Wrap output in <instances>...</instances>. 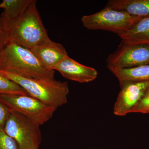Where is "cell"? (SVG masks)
I'll list each match as a JSON object with an SVG mask.
<instances>
[{"mask_svg": "<svg viewBox=\"0 0 149 149\" xmlns=\"http://www.w3.org/2000/svg\"><path fill=\"white\" fill-rule=\"evenodd\" d=\"M0 70L26 78L54 79V71L44 66L31 50L10 42L0 53Z\"/></svg>", "mask_w": 149, "mask_h": 149, "instance_id": "cell-1", "label": "cell"}, {"mask_svg": "<svg viewBox=\"0 0 149 149\" xmlns=\"http://www.w3.org/2000/svg\"><path fill=\"white\" fill-rule=\"evenodd\" d=\"M3 25L9 42L29 49L50 39L37 10L36 0H32L19 18Z\"/></svg>", "mask_w": 149, "mask_h": 149, "instance_id": "cell-2", "label": "cell"}, {"mask_svg": "<svg viewBox=\"0 0 149 149\" xmlns=\"http://www.w3.org/2000/svg\"><path fill=\"white\" fill-rule=\"evenodd\" d=\"M0 73L20 86L28 95L57 109L66 104L69 93L68 83L53 80L26 78L5 71Z\"/></svg>", "mask_w": 149, "mask_h": 149, "instance_id": "cell-3", "label": "cell"}, {"mask_svg": "<svg viewBox=\"0 0 149 149\" xmlns=\"http://www.w3.org/2000/svg\"><path fill=\"white\" fill-rule=\"evenodd\" d=\"M142 18L106 6L98 12L83 15L81 20L86 29L109 31L118 36L128 31Z\"/></svg>", "mask_w": 149, "mask_h": 149, "instance_id": "cell-4", "label": "cell"}, {"mask_svg": "<svg viewBox=\"0 0 149 149\" xmlns=\"http://www.w3.org/2000/svg\"><path fill=\"white\" fill-rule=\"evenodd\" d=\"M0 101L10 111L22 115L40 126L49 120L56 110L29 95H1Z\"/></svg>", "mask_w": 149, "mask_h": 149, "instance_id": "cell-5", "label": "cell"}, {"mask_svg": "<svg viewBox=\"0 0 149 149\" xmlns=\"http://www.w3.org/2000/svg\"><path fill=\"white\" fill-rule=\"evenodd\" d=\"M4 127L19 149H38L42 141L40 126L18 113L10 111Z\"/></svg>", "mask_w": 149, "mask_h": 149, "instance_id": "cell-6", "label": "cell"}, {"mask_svg": "<svg viewBox=\"0 0 149 149\" xmlns=\"http://www.w3.org/2000/svg\"><path fill=\"white\" fill-rule=\"evenodd\" d=\"M107 68H129L149 64V44L128 45L121 42L107 59Z\"/></svg>", "mask_w": 149, "mask_h": 149, "instance_id": "cell-7", "label": "cell"}, {"mask_svg": "<svg viewBox=\"0 0 149 149\" xmlns=\"http://www.w3.org/2000/svg\"><path fill=\"white\" fill-rule=\"evenodd\" d=\"M149 86V81H147L127 83L120 86V91L113 107V113L117 116H123L130 113Z\"/></svg>", "mask_w": 149, "mask_h": 149, "instance_id": "cell-8", "label": "cell"}, {"mask_svg": "<svg viewBox=\"0 0 149 149\" xmlns=\"http://www.w3.org/2000/svg\"><path fill=\"white\" fill-rule=\"evenodd\" d=\"M68 80L80 83H87L95 80L98 72L96 69L77 62L67 56L54 68Z\"/></svg>", "mask_w": 149, "mask_h": 149, "instance_id": "cell-9", "label": "cell"}, {"mask_svg": "<svg viewBox=\"0 0 149 149\" xmlns=\"http://www.w3.org/2000/svg\"><path fill=\"white\" fill-rule=\"evenodd\" d=\"M30 50L44 66L52 70L68 56L63 45L50 39Z\"/></svg>", "mask_w": 149, "mask_h": 149, "instance_id": "cell-10", "label": "cell"}, {"mask_svg": "<svg viewBox=\"0 0 149 149\" xmlns=\"http://www.w3.org/2000/svg\"><path fill=\"white\" fill-rule=\"evenodd\" d=\"M106 6L133 16L149 17V0H110Z\"/></svg>", "mask_w": 149, "mask_h": 149, "instance_id": "cell-11", "label": "cell"}, {"mask_svg": "<svg viewBox=\"0 0 149 149\" xmlns=\"http://www.w3.org/2000/svg\"><path fill=\"white\" fill-rule=\"evenodd\" d=\"M118 80L120 86L132 82L149 81V64L129 68H108Z\"/></svg>", "mask_w": 149, "mask_h": 149, "instance_id": "cell-12", "label": "cell"}, {"mask_svg": "<svg viewBox=\"0 0 149 149\" xmlns=\"http://www.w3.org/2000/svg\"><path fill=\"white\" fill-rule=\"evenodd\" d=\"M118 36L128 45L149 44V17L141 19L128 31Z\"/></svg>", "mask_w": 149, "mask_h": 149, "instance_id": "cell-13", "label": "cell"}, {"mask_svg": "<svg viewBox=\"0 0 149 149\" xmlns=\"http://www.w3.org/2000/svg\"><path fill=\"white\" fill-rule=\"evenodd\" d=\"M32 0H3L0 8L3 9L0 16L3 24H8L16 20L23 14Z\"/></svg>", "mask_w": 149, "mask_h": 149, "instance_id": "cell-14", "label": "cell"}, {"mask_svg": "<svg viewBox=\"0 0 149 149\" xmlns=\"http://www.w3.org/2000/svg\"><path fill=\"white\" fill-rule=\"evenodd\" d=\"M28 95L20 86L0 73V95Z\"/></svg>", "mask_w": 149, "mask_h": 149, "instance_id": "cell-15", "label": "cell"}, {"mask_svg": "<svg viewBox=\"0 0 149 149\" xmlns=\"http://www.w3.org/2000/svg\"><path fill=\"white\" fill-rule=\"evenodd\" d=\"M131 113L149 114V86L141 100L130 111Z\"/></svg>", "mask_w": 149, "mask_h": 149, "instance_id": "cell-16", "label": "cell"}, {"mask_svg": "<svg viewBox=\"0 0 149 149\" xmlns=\"http://www.w3.org/2000/svg\"><path fill=\"white\" fill-rule=\"evenodd\" d=\"M0 149H19L15 140L3 129H0Z\"/></svg>", "mask_w": 149, "mask_h": 149, "instance_id": "cell-17", "label": "cell"}, {"mask_svg": "<svg viewBox=\"0 0 149 149\" xmlns=\"http://www.w3.org/2000/svg\"><path fill=\"white\" fill-rule=\"evenodd\" d=\"M10 112L8 108L0 101V129H3Z\"/></svg>", "mask_w": 149, "mask_h": 149, "instance_id": "cell-18", "label": "cell"}, {"mask_svg": "<svg viewBox=\"0 0 149 149\" xmlns=\"http://www.w3.org/2000/svg\"><path fill=\"white\" fill-rule=\"evenodd\" d=\"M8 42V38L5 28L0 19V53Z\"/></svg>", "mask_w": 149, "mask_h": 149, "instance_id": "cell-19", "label": "cell"}]
</instances>
